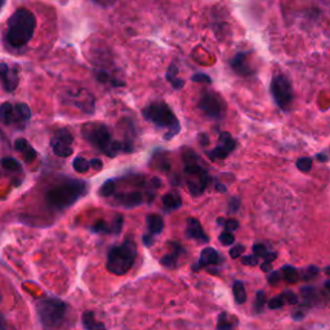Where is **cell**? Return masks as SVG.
Returning a JSON list of instances; mask_svg holds the SVG:
<instances>
[{
	"label": "cell",
	"instance_id": "26",
	"mask_svg": "<svg viewBox=\"0 0 330 330\" xmlns=\"http://www.w3.org/2000/svg\"><path fill=\"white\" fill-rule=\"evenodd\" d=\"M52 148H53V152L60 157H69L70 155H72L71 146L60 143V142L52 141Z\"/></svg>",
	"mask_w": 330,
	"mask_h": 330
},
{
	"label": "cell",
	"instance_id": "32",
	"mask_svg": "<svg viewBox=\"0 0 330 330\" xmlns=\"http://www.w3.org/2000/svg\"><path fill=\"white\" fill-rule=\"evenodd\" d=\"M2 165H3L4 168L8 169V171H17L20 172L22 169L21 164L17 161L16 159H13V157H6V159H3V161H2Z\"/></svg>",
	"mask_w": 330,
	"mask_h": 330
},
{
	"label": "cell",
	"instance_id": "40",
	"mask_svg": "<svg viewBox=\"0 0 330 330\" xmlns=\"http://www.w3.org/2000/svg\"><path fill=\"white\" fill-rule=\"evenodd\" d=\"M191 80L195 81V83H205V84H210V83H212V79L208 75H205V74H201V72L192 75Z\"/></svg>",
	"mask_w": 330,
	"mask_h": 330
},
{
	"label": "cell",
	"instance_id": "6",
	"mask_svg": "<svg viewBox=\"0 0 330 330\" xmlns=\"http://www.w3.org/2000/svg\"><path fill=\"white\" fill-rule=\"evenodd\" d=\"M36 313L45 327H56L62 322L66 315L67 304L57 298H44L36 302Z\"/></svg>",
	"mask_w": 330,
	"mask_h": 330
},
{
	"label": "cell",
	"instance_id": "56",
	"mask_svg": "<svg viewBox=\"0 0 330 330\" xmlns=\"http://www.w3.org/2000/svg\"><path fill=\"white\" fill-rule=\"evenodd\" d=\"M4 4H6V0H0V9L3 8Z\"/></svg>",
	"mask_w": 330,
	"mask_h": 330
},
{
	"label": "cell",
	"instance_id": "17",
	"mask_svg": "<svg viewBox=\"0 0 330 330\" xmlns=\"http://www.w3.org/2000/svg\"><path fill=\"white\" fill-rule=\"evenodd\" d=\"M116 200L123 204L125 208L137 207L142 203V195L139 192H129V194H121L116 196Z\"/></svg>",
	"mask_w": 330,
	"mask_h": 330
},
{
	"label": "cell",
	"instance_id": "13",
	"mask_svg": "<svg viewBox=\"0 0 330 330\" xmlns=\"http://www.w3.org/2000/svg\"><path fill=\"white\" fill-rule=\"evenodd\" d=\"M121 227H123V216H116L114 222L111 225H107L105 221H98L96 225L92 226L90 230L93 232H98V234H120Z\"/></svg>",
	"mask_w": 330,
	"mask_h": 330
},
{
	"label": "cell",
	"instance_id": "39",
	"mask_svg": "<svg viewBox=\"0 0 330 330\" xmlns=\"http://www.w3.org/2000/svg\"><path fill=\"white\" fill-rule=\"evenodd\" d=\"M253 253H254L257 257H259V258H263L264 255L268 253V250L263 244H255V245H253Z\"/></svg>",
	"mask_w": 330,
	"mask_h": 330
},
{
	"label": "cell",
	"instance_id": "43",
	"mask_svg": "<svg viewBox=\"0 0 330 330\" xmlns=\"http://www.w3.org/2000/svg\"><path fill=\"white\" fill-rule=\"evenodd\" d=\"M281 279H282L281 272H279V271H273V272L270 273V276H268V282H270L271 285L275 286L279 284V281Z\"/></svg>",
	"mask_w": 330,
	"mask_h": 330
},
{
	"label": "cell",
	"instance_id": "30",
	"mask_svg": "<svg viewBox=\"0 0 330 330\" xmlns=\"http://www.w3.org/2000/svg\"><path fill=\"white\" fill-rule=\"evenodd\" d=\"M234 325H232L231 320L228 317L227 313L222 312L218 316V322H217V330H232Z\"/></svg>",
	"mask_w": 330,
	"mask_h": 330
},
{
	"label": "cell",
	"instance_id": "54",
	"mask_svg": "<svg viewBox=\"0 0 330 330\" xmlns=\"http://www.w3.org/2000/svg\"><path fill=\"white\" fill-rule=\"evenodd\" d=\"M97 2H101V3H105V4H110V3H114V2H116V0H97Z\"/></svg>",
	"mask_w": 330,
	"mask_h": 330
},
{
	"label": "cell",
	"instance_id": "44",
	"mask_svg": "<svg viewBox=\"0 0 330 330\" xmlns=\"http://www.w3.org/2000/svg\"><path fill=\"white\" fill-rule=\"evenodd\" d=\"M258 262H259V257H257L255 254L243 257V263L248 264V266H257V264H258Z\"/></svg>",
	"mask_w": 330,
	"mask_h": 330
},
{
	"label": "cell",
	"instance_id": "2",
	"mask_svg": "<svg viewBox=\"0 0 330 330\" xmlns=\"http://www.w3.org/2000/svg\"><path fill=\"white\" fill-rule=\"evenodd\" d=\"M87 183L79 180L63 181L54 187H52L47 195V203L51 207L58 210L66 209V208L74 205L78 200H80L87 194Z\"/></svg>",
	"mask_w": 330,
	"mask_h": 330
},
{
	"label": "cell",
	"instance_id": "50",
	"mask_svg": "<svg viewBox=\"0 0 330 330\" xmlns=\"http://www.w3.org/2000/svg\"><path fill=\"white\" fill-rule=\"evenodd\" d=\"M261 268L263 271H266V272H268V271L271 270V266H270V262H266L264 261L263 263H262V266H261Z\"/></svg>",
	"mask_w": 330,
	"mask_h": 330
},
{
	"label": "cell",
	"instance_id": "3",
	"mask_svg": "<svg viewBox=\"0 0 330 330\" xmlns=\"http://www.w3.org/2000/svg\"><path fill=\"white\" fill-rule=\"evenodd\" d=\"M83 135L84 138L93 144L94 147L102 151L107 156L115 157L120 151H130L128 144H123L119 141H114L111 132L108 130L105 124L101 123H88L83 125Z\"/></svg>",
	"mask_w": 330,
	"mask_h": 330
},
{
	"label": "cell",
	"instance_id": "49",
	"mask_svg": "<svg viewBox=\"0 0 330 330\" xmlns=\"http://www.w3.org/2000/svg\"><path fill=\"white\" fill-rule=\"evenodd\" d=\"M303 317L304 312H302V311H295V312L293 313V318H294V320H302Z\"/></svg>",
	"mask_w": 330,
	"mask_h": 330
},
{
	"label": "cell",
	"instance_id": "25",
	"mask_svg": "<svg viewBox=\"0 0 330 330\" xmlns=\"http://www.w3.org/2000/svg\"><path fill=\"white\" fill-rule=\"evenodd\" d=\"M52 141L60 142V143L67 144V146H71V143L74 142V137H72L71 132L66 128H62V129H58L54 134V138Z\"/></svg>",
	"mask_w": 330,
	"mask_h": 330
},
{
	"label": "cell",
	"instance_id": "20",
	"mask_svg": "<svg viewBox=\"0 0 330 330\" xmlns=\"http://www.w3.org/2000/svg\"><path fill=\"white\" fill-rule=\"evenodd\" d=\"M0 121L4 125H11L15 123V106L9 102H4L0 105Z\"/></svg>",
	"mask_w": 330,
	"mask_h": 330
},
{
	"label": "cell",
	"instance_id": "11",
	"mask_svg": "<svg viewBox=\"0 0 330 330\" xmlns=\"http://www.w3.org/2000/svg\"><path fill=\"white\" fill-rule=\"evenodd\" d=\"M18 72L16 69H9L7 63H0V83L8 93L15 92L18 87Z\"/></svg>",
	"mask_w": 330,
	"mask_h": 330
},
{
	"label": "cell",
	"instance_id": "23",
	"mask_svg": "<svg viewBox=\"0 0 330 330\" xmlns=\"http://www.w3.org/2000/svg\"><path fill=\"white\" fill-rule=\"evenodd\" d=\"M81 321H83V326H84L85 330H106L105 325H103L102 322L97 321L96 318H94V315L92 311L84 312Z\"/></svg>",
	"mask_w": 330,
	"mask_h": 330
},
{
	"label": "cell",
	"instance_id": "52",
	"mask_svg": "<svg viewBox=\"0 0 330 330\" xmlns=\"http://www.w3.org/2000/svg\"><path fill=\"white\" fill-rule=\"evenodd\" d=\"M317 159L321 160V161H326L327 160V156H325V155H322V153H318L317 155Z\"/></svg>",
	"mask_w": 330,
	"mask_h": 330
},
{
	"label": "cell",
	"instance_id": "42",
	"mask_svg": "<svg viewBox=\"0 0 330 330\" xmlns=\"http://www.w3.org/2000/svg\"><path fill=\"white\" fill-rule=\"evenodd\" d=\"M245 252V246L241 245V244H237L236 246H234L231 250H230V255H231V258L236 259L239 258L241 255V253Z\"/></svg>",
	"mask_w": 330,
	"mask_h": 330
},
{
	"label": "cell",
	"instance_id": "24",
	"mask_svg": "<svg viewBox=\"0 0 330 330\" xmlns=\"http://www.w3.org/2000/svg\"><path fill=\"white\" fill-rule=\"evenodd\" d=\"M178 74V67L174 65V63H172L171 66L168 67V72H167V80L169 81L172 84V87L174 88V89H182L183 87H185V80L183 79H180L177 76Z\"/></svg>",
	"mask_w": 330,
	"mask_h": 330
},
{
	"label": "cell",
	"instance_id": "34",
	"mask_svg": "<svg viewBox=\"0 0 330 330\" xmlns=\"http://www.w3.org/2000/svg\"><path fill=\"white\" fill-rule=\"evenodd\" d=\"M218 222L221 223V225L225 226V230L227 232L235 231V230L239 227V223H237V221H235V219H228V221H223V219L219 218Z\"/></svg>",
	"mask_w": 330,
	"mask_h": 330
},
{
	"label": "cell",
	"instance_id": "31",
	"mask_svg": "<svg viewBox=\"0 0 330 330\" xmlns=\"http://www.w3.org/2000/svg\"><path fill=\"white\" fill-rule=\"evenodd\" d=\"M72 167H74V169H75L76 172H79V173H85V172H88V169L90 168V164L87 159L79 156L75 157V160L72 161Z\"/></svg>",
	"mask_w": 330,
	"mask_h": 330
},
{
	"label": "cell",
	"instance_id": "9",
	"mask_svg": "<svg viewBox=\"0 0 330 330\" xmlns=\"http://www.w3.org/2000/svg\"><path fill=\"white\" fill-rule=\"evenodd\" d=\"M185 174H186V183L190 192L194 196L201 195L209 182V176L207 171H204L196 162H189L185 168Z\"/></svg>",
	"mask_w": 330,
	"mask_h": 330
},
{
	"label": "cell",
	"instance_id": "41",
	"mask_svg": "<svg viewBox=\"0 0 330 330\" xmlns=\"http://www.w3.org/2000/svg\"><path fill=\"white\" fill-rule=\"evenodd\" d=\"M300 293H302V297L306 300H311L313 297H316V290L313 288H309V286L300 289Z\"/></svg>",
	"mask_w": 330,
	"mask_h": 330
},
{
	"label": "cell",
	"instance_id": "33",
	"mask_svg": "<svg viewBox=\"0 0 330 330\" xmlns=\"http://www.w3.org/2000/svg\"><path fill=\"white\" fill-rule=\"evenodd\" d=\"M297 168L302 172H308L312 168V159L311 157H300L297 161Z\"/></svg>",
	"mask_w": 330,
	"mask_h": 330
},
{
	"label": "cell",
	"instance_id": "5",
	"mask_svg": "<svg viewBox=\"0 0 330 330\" xmlns=\"http://www.w3.org/2000/svg\"><path fill=\"white\" fill-rule=\"evenodd\" d=\"M137 248L132 240L124 241L121 245L112 246L107 253L106 268L114 275H125L135 262Z\"/></svg>",
	"mask_w": 330,
	"mask_h": 330
},
{
	"label": "cell",
	"instance_id": "45",
	"mask_svg": "<svg viewBox=\"0 0 330 330\" xmlns=\"http://www.w3.org/2000/svg\"><path fill=\"white\" fill-rule=\"evenodd\" d=\"M317 273H318L317 267H315V266H309V267L306 270V273H304L303 279H306V280L312 279V277H315Z\"/></svg>",
	"mask_w": 330,
	"mask_h": 330
},
{
	"label": "cell",
	"instance_id": "21",
	"mask_svg": "<svg viewBox=\"0 0 330 330\" xmlns=\"http://www.w3.org/2000/svg\"><path fill=\"white\" fill-rule=\"evenodd\" d=\"M31 117V110L26 103H16L15 106V121L16 123H27Z\"/></svg>",
	"mask_w": 330,
	"mask_h": 330
},
{
	"label": "cell",
	"instance_id": "37",
	"mask_svg": "<svg viewBox=\"0 0 330 330\" xmlns=\"http://www.w3.org/2000/svg\"><path fill=\"white\" fill-rule=\"evenodd\" d=\"M264 304H266V297H264V293L263 291H258V293H257V297H255V309H257L258 312H261L262 308L264 307Z\"/></svg>",
	"mask_w": 330,
	"mask_h": 330
},
{
	"label": "cell",
	"instance_id": "35",
	"mask_svg": "<svg viewBox=\"0 0 330 330\" xmlns=\"http://www.w3.org/2000/svg\"><path fill=\"white\" fill-rule=\"evenodd\" d=\"M219 241L222 243V245H232L235 243V237L231 232H222L219 235Z\"/></svg>",
	"mask_w": 330,
	"mask_h": 330
},
{
	"label": "cell",
	"instance_id": "47",
	"mask_svg": "<svg viewBox=\"0 0 330 330\" xmlns=\"http://www.w3.org/2000/svg\"><path fill=\"white\" fill-rule=\"evenodd\" d=\"M89 164H90V168H94L96 171H101V169H102V167H103L102 161H101L99 159H92L89 161Z\"/></svg>",
	"mask_w": 330,
	"mask_h": 330
},
{
	"label": "cell",
	"instance_id": "51",
	"mask_svg": "<svg viewBox=\"0 0 330 330\" xmlns=\"http://www.w3.org/2000/svg\"><path fill=\"white\" fill-rule=\"evenodd\" d=\"M217 190H219V192H225L226 191V187L223 186V185H219V183H217Z\"/></svg>",
	"mask_w": 330,
	"mask_h": 330
},
{
	"label": "cell",
	"instance_id": "1",
	"mask_svg": "<svg viewBox=\"0 0 330 330\" xmlns=\"http://www.w3.org/2000/svg\"><path fill=\"white\" fill-rule=\"evenodd\" d=\"M36 27V18L31 11L20 8L8 20L6 40L12 48H22L30 42Z\"/></svg>",
	"mask_w": 330,
	"mask_h": 330
},
{
	"label": "cell",
	"instance_id": "12",
	"mask_svg": "<svg viewBox=\"0 0 330 330\" xmlns=\"http://www.w3.org/2000/svg\"><path fill=\"white\" fill-rule=\"evenodd\" d=\"M231 67L237 75L240 76H249L254 74V69L248 62V53L246 52H240L235 54V57L231 60Z\"/></svg>",
	"mask_w": 330,
	"mask_h": 330
},
{
	"label": "cell",
	"instance_id": "8",
	"mask_svg": "<svg viewBox=\"0 0 330 330\" xmlns=\"http://www.w3.org/2000/svg\"><path fill=\"white\" fill-rule=\"evenodd\" d=\"M199 108L203 114L213 120L222 119L226 112V103L216 92H204L199 99Z\"/></svg>",
	"mask_w": 330,
	"mask_h": 330
},
{
	"label": "cell",
	"instance_id": "4",
	"mask_svg": "<svg viewBox=\"0 0 330 330\" xmlns=\"http://www.w3.org/2000/svg\"><path fill=\"white\" fill-rule=\"evenodd\" d=\"M142 115L147 121L152 123L153 125L159 126V128H167L168 133L164 135V139L169 141L177 135L181 130L180 121H178L177 116L172 111V108L169 107L167 103L164 102H153L150 103L147 107L143 108Z\"/></svg>",
	"mask_w": 330,
	"mask_h": 330
},
{
	"label": "cell",
	"instance_id": "19",
	"mask_svg": "<svg viewBox=\"0 0 330 330\" xmlns=\"http://www.w3.org/2000/svg\"><path fill=\"white\" fill-rule=\"evenodd\" d=\"M171 245L174 248L173 252H172L171 254L164 255V257L160 259V263H161L162 266H164V267H167V268H174L176 266H177L178 257H180L181 250H182L181 245H178V244L171 243Z\"/></svg>",
	"mask_w": 330,
	"mask_h": 330
},
{
	"label": "cell",
	"instance_id": "15",
	"mask_svg": "<svg viewBox=\"0 0 330 330\" xmlns=\"http://www.w3.org/2000/svg\"><path fill=\"white\" fill-rule=\"evenodd\" d=\"M221 261V257H219L218 252L213 248H205L203 249L200 254V258H199L198 266L194 267V270H200V268H204L207 266H212V264H218Z\"/></svg>",
	"mask_w": 330,
	"mask_h": 330
},
{
	"label": "cell",
	"instance_id": "22",
	"mask_svg": "<svg viewBox=\"0 0 330 330\" xmlns=\"http://www.w3.org/2000/svg\"><path fill=\"white\" fill-rule=\"evenodd\" d=\"M147 228L150 235L161 234L162 228H164V221L159 214H150L147 217Z\"/></svg>",
	"mask_w": 330,
	"mask_h": 330
},
{
	"label": "cell",
	"instance_id": "29",
	"mask_svg": "<svg viewBox=\"0 0 330 330\" xmlns=\"http://www.w3.org/2000/svg\"><path fill=\"white\" fill-rule=\"evenodd\" d=\"M115 190H116V185H115L114 181L107 180L102 186H101L98 194L99 196H102V198H108V196H111L112 194H114Z\"/></svg>",
	"mask_w": 330,
	"mask_h": 330
},
{
	"label": "cell",
	"instance_id": "58",
	"mask_svg": "<svg viewBox=\"0 0 330 330\" xmlns=\"http://www.w3.org/2000/svg\"><path fill=\"white\" fill-rule=\"evenodd\" d=\"M0 299H2V294H0Z\"/></svg>",
	"mask_w": 330,
	"mask_h": 330
},
{
	"label": "cell",
	"instance_id": "55",
	"mask_svg": "<svg viewBox=\"0 0 330 330\" xmlns=\"http://www.w3.org/2000/svg\"><path fill=\"white\" fill-rule=\"evenodd\" d=\"M325 289H326L327 293H329V294H330V281L325 282Z\"/></svg>",
	"mask_w": 330,
	"mask_h": 330
},
{
	"label": "cell",
	"instance_id": "36",
	"mask_svg": "<svg viewBox=\"0 0 330 330\" xmlns=\"http://www.w3.org/2000/svg\"><path fill=\"white\" fill-rule=\"evenodd\" d=\"M285 304V300H284V298L282 297H273L272 299L268 300V308L271 309H277V308H281L282 306Z\"/></svg>",
	"mask_w": 330,
	"mask_h": 330
},
{
	"label": "cell",
	"instance_id": "18",
	"mask_svg": "<svg viewBox=\"0 0 330 330\" xmlns=\"http://www.w3.org/2000/svg\"><path fill=\"white\" fill-rule=\"evenodd\" d=\"M162 205H164L165 210L172 212V210H177L182 205V199L178 195L177 192H168L161 198Z\"/></svg>",
	"mask_w": 330,
	"mask_h": 330
},
{
	"label": "cell",
	"instance_id": "46",
	"mask_svg": "<svg viewBox=\"0 0 330 330\" xmlns=\"http://www.w3.org/2000/svg\"><path fill=\"white\" fill-rule=\"evenodd\" d=\"M240 207V201L239 199L232 198L231 201H230V205H228V209H230V213H236L237 209Z\"/></svg>",
	"mask_w": 330,
	"mask_h": 330
},
{
	"label": "cell",
	"instance_id": "27",
	"mask_svg": "<svg viewBox=\"0 0 330 330\" xmlns=\"http://www.w3.org/2000/svg\"><path fill=\"white\" fill-rule=\"evenodd\" d=\"M234 297H235V302L237 304H243L245 303L246 300V291H245V286L241 281H236L234 284Z\"/></svg>",
	"mask_w": 330,
	"mask_h": 330
},
{
	"label": "cell",
	"instance_id": "14",
	"mask_svg": "<svg viewBox=\"0 0 330 330\" xmlns=\"http://www.w3.org/2000/svg\"><path fill=\"white\" fill-rule=\"evenodd\" d=\"M187 236L194 240L201 241V243H208L209 237L205 235L204 230L201 227V223L199 222L196 218H189L187 219Z\"/></svg>",
	"mask_w": 330,
	"mask_h": 330
},
{
	"label": "cell",
	"instance_id": "10",
	"mask_svg": "<svg viewBox=\"0 0 330 330\" xmlns=\"http://www.w3.org/2000/svg\"><path fill=\"white\" fill-rule=\"evenodd\" d=\"M235 147H236V142L232 138L231 134L227 132H223L219 135V144L214 150L210 151L209 157L212 160L226 159L235 150Z\"/></svg>",
	"mask_w": 330,
	"mask_h": 330
},
{
	"label": "cell",
	"instance_id": "53",
	"mask_svg": "<svg viewBox=\"0 0 330 330\" xmlns=\"http://www.w3.org/2000/svg\"><path fill=\"white\" fill-rule=\"evenodd\" d=\"M0 329L6 330V326H4V318L2 315H0Z\"/></svg>",
	"mask_w": 330,
	"mask_h": 330
},
{
	"label": "cell",
	"instance_id": "38",
	"mask_svg": "<svg viewBox=\"0 0 330 330\" xmlns=\"http://www.w3.org/2000/svg\"><path fill=\"white\" fill-rule=\"evenodd\" d=\"M281 297L284 298V300H285V303L288 304H297L298 303V297L297 295L293 293V291H284L281 294Z\"/></svg>",
	"mask_w": 330,
	"mask_h": 330
},
{
	"label": "cell",
	"instance_id": "48",
	"mask_svg": "<svg viewBox=\"0 0 330 330\" xmlns=\"http://www.w3.org/2000/svg\"><path fill=\"white\" fill-rule=\"evenodd\" d=\"M142 240H143V243H144V245L146 246H150V245H152V237L150 236V234L148 235H144L143 237H142Z\"/></svg>",
	"mask_w": 330,
	"mask_h": 330
},
{
	"label": "cell",
	"instance_id": "7",
	"mask_svg": "<svg viewBox=\"0 0 330 330\" xmlns=\"http://www.w3.org/2000/svg\"><path fill=\"white\" fill-rule=\"evenodd\" d=\"M270 90L276 105L282 111H288L294 98L293 87L289 79L284 75H276L271 81Z\"/></svg>",
	"mask_w": 330,
	"mask_h": 330
},
{
	"label": "cell",
	"instance_id": "28",
	"mask_svg": "<svg viewBox=\"0 0 330 330\" xmlns=\"http://www.w3.org/2000/svg\"><path fill=\"white\" fill-rule=\"evenodd\" d=\"M281 276L285 281L290 282V284H294V282H297L298 279H299V273H298V271L295 270L294 267L285 266V267H282L281 270Z\"/></svg>",
	"mask_w": 330,
	"mask_h": 330
},
{
	"label": "cell",
	"instance_id": "57",
	"mask_svg": "<svg viewBox=\"0 0 330 330\" xmlns=\"http://www.w3.org/2000/svg\"><path fill=\"white\" fill-rule=\"evenodd\" d=\"M325 271H326V272H327V275H330V267H327Z\"/></svg>",
	"mask_w": 330,
	"mask_h": 330
},
{
	"label": "cell",
	"instance_id": "16",
	"mask_svg": "<svg viewBox=\"0 0 330 330\" xmlns=\"http://www.w3.org/2000/svg\"><path fill=\"white\" fill-rule=\"evenodd\" d=\"M15 148L18 151V152L22 153L24 159L27 160V161H33V160L36 157V151L31 147V144L25 138L16 139Z\"/></svg>",
	"mask_w": 330,
	"mask_h": 330
}]
</instances>
